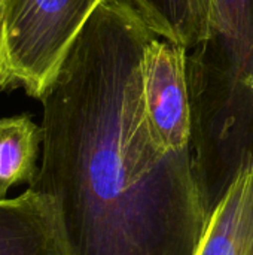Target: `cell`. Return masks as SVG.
Here are the masks:
<instances>
[{
    "mask_svg": "<svg viewBox=\"0 0 253 255\" xmlns=\"http://www.w3.org/2000/svg\"><path fill=\"white\" fill-rule=\"evenodd\" d=\"M154 36L134 0H106L40 99L30 185L55 200L72 255H195L206 232L192 151H163L145 118L140 58Z\"/></svg>",
    "mask_w": 253,
    "mask_h": 255,
    "instance_id": "obj_1",
    "label": "cell"
},
{
    "mask_svg": "<svg viewBox=\"0 0 253 255\" xmlns=\"http://www.w3.org/2000/svg\"><path fill=\"white\" fill-rule=\"evenodd\" d=\"M106 0H4L0 9V91L40 100L67 52Z\"/></svg>",
    "mask_w": 253,
    "mask_h": 255,
    "instance_id": "obj_2",
    "label": "cell"
},
{
    "mask_svg": "<svg viewBox=\"0 0 253 255\" xmlns=\"http://www.w3.org/2000/svg\"><path fill=\"white\" fill-rule=\"evenodd\" d=\"M186 51L179 43L154 36L140 58L145 118L155 143L166 152L191 149L194 108Z\"/></svg>",
    "mask_w": 253,
    "mask_h": 255,
    "instance_id": "obj_3",
    "label": "cell"
},
{
    "mask_svg": "<svg viewBox=\"0 0 253 255\" xmlns=\"http://www.w3.org/2000/svg\"><path fill=\"white\" fill-rule=\"evenodd\" d=\"M0 255H72L55 200L28 187L0 200Z\"/></svg>",
    "mask_w": 253,
    "mask_h": 255,
    "instance_id": "obj_4",
    "label": "cell"
},
{
    "mask_svg": "<svg viewBox=\"0 0 253 255\" xmlns=\"http://www.w3.org/2000/svg\"><path fill=\"white\" fill-rule=\"evenodd\" d=\"M195 255H253V157L210 214Z\"/></svg>",
    "mask_w": 253,
    "mask_h": 255,
    "instance_id": "obj_5",
    "label": "cell"
},
{
    "mask_svg": "<svg viewBox=\"0 0 253 255\" xmlns=\"http://www.w3.org/2000/svg\"><path fill=\"white\" fill-rule=\"evenodd\" d=\"M212 40L221 46L233 88L253 96V0H213Z\"/></svg>",
    "mask_w": 253,
    "mask_h": 255,
    "instance_id": "obj_6",
    "label": "cell"
},
{
    "mask_svg": "<svg viewBox=\"0 0 253 255\" xmlns=\"http://www.w3.org/2000/svg\"><path fill=\"white\" fill-rule=\"evenodd\" d=\"M158 36L189 48L213 37V0H134Z\"/></svg>",
    "mask_w": 253,
    "mask_h": 255,
    "instance_id": "obj_7",
    "label": "cell"
},
{
    "mask_svg": "<svg viewBox=\"0 0 253 255\" xmlns=\"http://www.w3.org/2000/svg\"><path fill=\"white\" fill-rule=\"evenodd\" d=\"M43 131L28 114L0 118V200L16 184H33Z\"/></svg>",
    "mask_w": 253,
    "mask_h": 255,
    "instance_id": "obj_8",
    "label": "cell"
},
{
    "mask_svg": "<svg viewBox=\"0 0 253 255\" xmlns=\"http://www.w3.org/2000/svg\"><path fill=\"white\" fill-rule=\"evenodd\" d=\"M3 3H4V0H0V9H1V6H3Z\"/></svg>",
    "mask_w": 253,
    "mask_h": 255,
    "instance_id": "obj_9",
    "label": "cell"
}]
</instances>
